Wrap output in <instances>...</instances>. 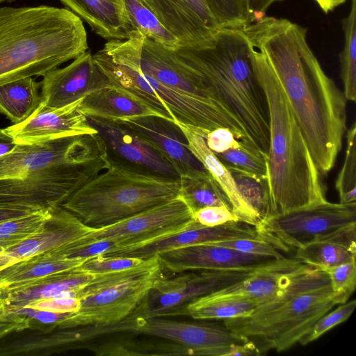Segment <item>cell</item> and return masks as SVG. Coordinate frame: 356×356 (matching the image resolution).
Returning <instances> with one entry per match:
<instances>
[{"label":"cell","mask_w":356,"mask_h":356,"mask_svg":"<svg viewBox=\"0 0 356 356\" xmlns=\"http://www.w3.org/2000/svg\"><path fill=\"white\" fill-rule=\"evenodd\" d=\"M281 83L320 175L334 165L346 127V102L308 44L307 29L264 16L241 29Z\"/></svg>","instance_id":"cell-1"},{"label":"cell","mask_w":356,"mask_h":356,"mask_svg":"<svg viewBox=\"0 0 356 356\" xmlns=\"http://www.w3.org/2000/svg\"><path fill=\"white\" fill-rule=\"evenodd\" d=\"M248 50L268 114L266 161L272 217L327 200L320 175L281 83L266 58L249 45Z\"/></svg>","instance_id":"cell-2"},{"label":"cell","mask_w":356,"mask_h":356,"mask_svg":"<svg viewBox=\"0 0 356 356\" xmlns=\"http://www.w3.org/2000/svg\"><path fill=\"white\" fill-rule=\"evenodd\" d=\"M174 51L199 74L215 99L238 122L249 143L267 156L268 110L242 29L221 27L207 40L180 45Z\"/></svg>","instance_id":"cell-3"},{"label":"cell","mask_w":356,"mask_h":356,"mask_svg":"<svg viewBox=\"0 0 356 356\" xmlns=\"http://www.w3.org/2000/svg\"><path fill=\"white\" fill-rule=\"evenodd\" d=\"M88 49L83 23L67 8L0 7V86L44 76Z\"/></svg>","instance_id":"cell-4"},{"label":"cell","mask_w":356,"mask_h":356,"mask_svg":"<svg viewBox=\"0 0 356 356\" xmlns=\"http://www.w3.org/2000/svg\"><path fill=\"white\" fill-rule=\"evenodd\" d=\"M349 298L332 291L326 272L308 266L281 293L248 315L225 320L224 325L253 340L262 353L282 352L298 343L322 316Z\"/></svg>","instance_id":"cell-5"},{"label":"cell","mask_w":356,"mask_h":356,"mask_svg":"<svg viewBox=\"0 0 356 356\" xmlns=\"http://www.w3.org/2000/svg\"><path fill=\"white\" fill-rule=\"evenodd\" d=\"M142 35L133 31L127 39L108 40L93 55L109 83L129 90L164 118L187 125L202 137L215 129L227 128L238 140L253 147L241 125L219 104L171 89L141 70L138 54Z\"/></svg>","instance_id":"cell-6"},{"label":"cell","mask_w":356,"mask_h":356,"mask_svg":"<svg viewBox=\"0 0 356 356\" xmlns=\"http://www.w3.org/2000/svg\"><path fill=\"white\" fill-rule=\"evenodd\" d=\"M179 195V179L111 165L77 189L60 206L84 224L98 228Z\"/></svg>","instance_id":"cell-7"},{"label":"cell","mask_w":356,"mask_h":356,"mask_svg":"<svg viewBox=\"0 0 356 356\" xmlns=\"http://www.w3.org/2000/svg\"><path fill=\"white\" fill-rule=\"evenodd\" d=\"M161 270L158 258L154 257L134 268L95 274L76 292L79 309L58 327L106 325L126 318L145 298Z\"/></svg>","instance_id":"cell-8"},{"label":"cell","mask_w":356,"mask_h":356,"mask_svg":"<svg viewBox=\"0 0 356 356\" xmlns=\"http://www.w3.org/2000/svg\"><path fill=\"white\" fill-rule=\"evenodd\" d=\"M80 327L73 330L76 341L107 334L131 332L168 340L182 348L185 355L231 356L236 345L250 340L225 326L164 317L129 315L113 324Z\"/></svg>","instance_id":"cell-9"},{"label":"cell","mask_w":356,"mask_h":356,"mask_svg":"<svg viewBox=\"0 0 356 356\" xmlns=\"http://www.w3.org/2000/svg\"><path fill=\"white\" fill-rule=\"evenodd\" d=\"M103 164L111 167L104 143L94 133L33 145H16L0 156V179L17 178L60 166Z\"/></svg>","instance_id":"cell-10"},{"label":"cell","mask_w":356,"mask_h":356,"mask_svg":"<svg viewBox=\"0 0 356 356\" xmlns=\"http://www.w3.org/2000/svg\"><path fill=\"white\" fill-rule=\"evenodd\" d=\"M195 221L193 212L179 195L111 225L94 228L68 245L63 252L105 239L117 242L118 247L113 251L117 252L180 232Z\"/></svg>","instance_id":"cell-11"},{"label":"cell","mask_w":356,"mask_h":356,"mask_svg":"<svg viewBox=\"0 0 356 356\" xmlns=\"http://www.w3.org/2000/svg\"><path fill=\"white\" fill-rule=\"evenodd\" d=\"M252 272L202 270L200 273H181L172 277H163L161 273L130 315L185 316L186 308L192 302L241 282Z\"/></svg>","instance_id":"cell-12"},{"label":"cell","mask_w":356,"mask_h":356,"mask_svg":"<svg viewBox=\"0 0 356 356\" xmlns=\"http://www.w3.org/2000/svg\"><path fill=\"white\" fill-rule=\"evenodd\" d=\"M354 224L356 202L332 203L325 200L271 217L261 224L258 231L261 237L282 251H289Z\"/></svg>","instance_id":"cell-13"},{"label":"cell","mask_w":356,"mask_h":356,"mask_svg":"<svg viewBox=\"0 0 356 356\" xmlns=\"http://www.w3.org/2000/svg\"><path fill=\"white\" fill-rule=\"evenodd\" d=\"M109 168L103 164L60 166L0 179V204L40 209L60 206L77 189Z\"/></svg>","instance_id":"cell-14"},{"label":"cell","mask_w":356,"mask_h":356,"mask_svg":"<svg viewBox=\"0 0 356 356\" xmlns=\"http://www.w3.org/2000/svg\"><path fill=\"white\" fill-rule=\"evenodd\" d=\"M102 138L111 166L138 173L179 179L172 165L121 120L86 116Z\"/></svg>","instance_id":"cell-15"},{"label":"cell","mask_w":356,"mask_h":356,"mask_svg":"<svg viewBox=\"0 0 356 356\" xmlns=\"http://www.w3.org/2000/svg\"><path fill=\"white\" fill-rule=\"evenodd\" d=\"M161 269L172 273L188 270L252 272L277 259L244 253L213 242L190 245L156 255Z\"/></svg>","instance_id":"cell-16"},{"label":"cell","mask_w":356,"mask_h":356,"mask_svg":"<svg viewBox=\"0 0 356 356\" xmlns=\"http://www.w3.org/2000/svg\"><path fill=\"white\" fill-rule=\"evenodd\" d=\"M82 99L60 108L40 104L26 120L3 129L17 145H33L97 133L79 109Z\"/></svg>","instance_id":"cell-17"},{"label":"cell","mask_w":356,"mask_h":356,"mask_svg":"<svg viewBox=\"0 0 356 356\" xmlns=\"http://www.w3.org/2000/svg\"><path fill=\"white\" fill-rule=\"evenodd\" d=\"M42 76L40 104L49 108L72 104L109 83L90 51Z\"/></svg>","instance_id":"cell-18"},{"label":"cell","mask_w":356,"mask_h":356,"mask_svg":"<svg viewBox=\"0 0 356 356\" xmlns=\"http://www.w3.org/2000/svg\"><path fill=\"white\" fill-rule=\"evenodd\" d=\"M94 228L63 207H53L49 217L37 233L0 254V270L35 255L58 251Z\"/></svg>","instance_id":"cell-19"},{"label":"cell","mask_w":356,"mask_h":356,"mask_svg":"<svg viewBox=\"0 0 356 356\" xmlns=\"http://www.w3.org/2000/svg\"><path fill=\"white\" fill-rule=\"evenodd\" d=\"M121 121L161 153L180 177L208 172L191 152L183 131L175 122L154 115Z\"/></svg>","instance_id":"cell-20"},{"label":"cell","mask_w":356,"mask_h":356,"mask_svg":"<svg viewBox=\"0 0 356 356\" xmlns=\"http://www.w3.org/2000/svg\"><path fill=\"white\" fill-rule=\"evenodd\" d=\"M138 60L145 73L164 86L218 104L199 74L174 50L143 35Z\"/></svg>","instance_id":"cell-21"},{"label":"cell","mask_w":356,"mask_h":356,"mask_svg":"<svg viewBox=\"0 0 356 356\" xmlns=\"http://www.w3.org/2000/svg\"><path fill=\"white\" fill-rule=\"evenodd\" d=\"M180 45L198 43L221 28L206 0H142Z\"/></svg>","instance_id":"cell-22"},{"label":"cell","mask_w":356,"mask_h":356,"mask_svg":"<svg viewBox=\"0 0 356 356\" xmlns=\"http://www.w3.org/2000/svg\"><path fill=\"white\" fill-rule=\"evenodd\" d=\"M257 237H259L257 229L244 222L230 221L222 225L208 227L202 225L195 220L191 226L180 232L131 248L106 253L102 256L147 259L161 252L190 245Z\"/></svg>","instance_id":"cell-23"},{"label":"cell","mask_w":356,"mask_h":356,"mask_svg":"<svg viewBox=\"0 0 356 356\" xmlns=\"http://www.w3.org/2000/svg\"><path fill=\"white\" fill-rule=\"evenodd\" d=\"M307 266L295 258L277 259L253 271L241 282L209 296L246 298L261 304L281 293L292 279Z\"/></svg>","instance_id":"cell-24"},{"label":"cell","mask_w":356,"mask_h":356,"mask_svg":"<svg viewBox=\"0 0 356 356\" xmlns=\"http://www.w3.org/2000/svg\"><path fill=\"white\" fill-rule=\"evenodd\" d=\"M79 107L86 116L110 120L147 115L164 118L155 108L136 95L111 83L83 97Z\"/></svg>","instance_id":"cell-25"},{"label":"cell","mask_w":356,"mask_h":356,"mask_svg":"<svg viewBox=\"0 0 356 356\" xmlns=\"http://www.w3.org/2000/svg\"><path fill=\"white\" fill-rule=\"evenodd\" d=\"M102 38L125 40L134 31L124 0H58Z\"/></svg>","instance_id":"cell-26"},{"label":"cell","mask_w":356,"mask_h":356,"mask_svg":"<svg viewBox=\"0 0 356 356\" xmlns=\"http://www.w3.org/2000/svg\"><path fill=\"white\" fill-rule=\"evenodd\" d=\"M356 224L321 236L296 248L294 257L299 261L326 272L356 258Z\"/></svg>","instance_id":"cell-27"},{"label":"cell","mask_w":356,"mask_h":356,"mask_svg":"<svg viewBox=\"0 0 356 356\" xmlns=\"http://www.w3.org/2000/svg\"><path fill=\"white\" fill-rule=\"evenodd\" d=\"M86 260L69 258L54 251L17 261L0 270V289L7 293L22 288L54 274L74 269Z\"/></svg>","instance_id":"cell-28"},{"label":"cell","mask_w":356,"mask_h":356,"mask_svg":"<svg viewBox=\"0 0 356 356\" xmlns=\"http://www.w3.org/2000/svg\"><path fill=\"white\" fill-rule=\"evenodd\" d=\"M177 124L186 136L190 150L221 187L239 221L246 222L257 229L258 222L242 198L229 169L207 147L204 138L194 129L185 124Z\"/></svg>","instance_id":"cell-29"},{"label":"cell","mask_w":356,"mask_h":356,"mask_svg":"<svg viewBox=\"0 0 356 356\" xmlns=\"http://www.w3.org/2000/svg\"><path fill=\"white\" fill-rule=\"evenodd\" d=\"M78 267L3 293L8 308L10 310L18 309L32 301L48 298L75 297L76 293L90 283L95 275Z\"/></svg>","instance_id":"cell-30"},{"label":"cell","mask_w":356,"mask_h":356,"mask_svg":"<svg viewBox=\"0 0 356 356\" xmlns=\"http://www.w3.org/2000/svg\"><path fill=\"white\" fill-rule=\"evenodd\" d=\"M40 82L26 77L0 86V112L13 124L26 120L41 102Z\"/></svg>","instance_id":"cell-31"},{"label":"cell","mask_w":356,"mask_h":356,"mask_svg":"<svg viewBox=\"0 0 356 356\" xmlns=\"http://www.w3.org/2000/svg\"><path fill=\"white\" fill-rule=\"evenodd\" d=\"M179 183L180 195L193 213L202 208L212 206H225L232 210L225 193L209 171L181 176Z\"/></svg>","instance_id":"cell-32"},{"label":"cell","mask_w":356,"mask_h":356,"mask_svg":"<svg viewBox=\"0 0 356 356\" xmlns=\"http://www.w3.org/2000/svg\"><path fill=\"white\" fill-rule=\"evenodd\" d=\"M260 303L241 298H200L186 308L185 316L195 320L231 319L248 315Z\"/></svg>","instance_id":"cell-33"},{"label":"cell","mask_w":356,"mask_h":356,"mask_svg":"<svg viewBox=\"0 0 356 356\" xmlns=\"http://www.w3.org/2000/svg\"><path fill=\"white\" fill-rule=\"evenodd\" d=\"M228 169L242 198L258 222V229L266 220L272 217L268 179L235 168Z\"/></svg>","instance_id":"cell-34"},{"label":"cell","mask_w":356,"mask_h":356,"mask_svg":"<svg viewBox=\"0 0 356 356\" xmlns=\"http://www.w3.org/2000/svg\"><path fill=\"white\" fill-rule=\"evenodd\" d=\"M124 1L134 31L172 50L180 46L178 39L161 23L142 0Z\"/></svg>","instance_id":"cell-35"},{"label":"cell","mask_w":356,"mask_h":356,"mask_svg":"<svg viewBox=\"0 0 356 356\" xmlns=\"http://www.w3.org/2000/svg\"><path fill=\"white\" fill-rule=\"evenodd\" d=\"M345 37L344 47L340 54L341 78L343 93L347 101L356 100V0L341 22Z\"/></svg>","instance_id":"cell-36"},{"label":"cell","mask_w":356,"mask_h":356,"mask_svg":"<svg viewBox=\"0 0 356 356\" xmlns=\"http://www.w3.org/2000/svg\"><path fill=\"white\" fill-rule=\"evenodd\" d=\"M51 209L0 222V245L8 249L37 233L49 217Z\"/></svg>","instance_id":"cell-37"},{"label":"cell","mask_w":356,"mask_h":356,"mask_svg":"<svg viewBox=\"0 0 356 356\" xmlns=\"http://www.w3.org/2000/svg\"><path fill=\"white\" fill-rule=\"evenodd\" d=\"M346 134V149L343 165L335 181L340 203L356 202V123Z\"/></svg>","instance_id":"cell-38"},{"label":"cell","mask_w":356,"mask_h":356,"mask_svg":"<svg viewBox=\"0 0 356 356\" xmlns=\"http://www.w3.org/2000/svg\"><path fill=\"white\" fill-rule=\"evenodd\" d=\"M215 154L227 168H235L267 178V156L241 141L237 146Z\"/></svg>","instance_id":"cell-39"},{"label":"cell","mask_w":356,"mask_h":356,"mask_svg":"<svg viewBox=\"0 0 356 356\" xmlns=\"http://www.w3.org/2000/svg\"><path fill=\"white\" fill-rule=\"evenodd\" d=\"M220 27L243 29L250 24L246 0H206Z\"/></svg>","instance_id":"cell-40"},{"label":"cell","mask_w":356,"mask_h":356,"mask_svg":"<svg viewBox=\"0 0 356 356\" xmlns=\"http://www.w3.org/2000/svg\"><path fill=\"white\" fill-rule=\"evenodd\" d=\"M332 312L322 316L299 341L301 345H307L320 338L337 325L347 321L356 307V300H353L338 305Z\"/></svg>","instance_id":"cell-41"},{"label":"cell","mask_w":356,"mask_h":356,"mask_svg":"<svg viewBox=\"0 0 356 356\" xmlns=\"http://www.w3.org/2000/svg\"><path fill=\"white\" fill-rule=\"evenodd\" d=\"M213 243L247 254L273 257L277 259L286 257L277 245L263 237L237 238Z\"/></svg>","instance_id":"cell-42"},{"label":"cell","mask_w":356,"mask_h":356,"mask_svg":"<svg viewBox=\"0 0 356 356\" xmlns=\"http://www.w3.org/2000/svg\"><path fill=\"white\" fill-rule=\"evenodd\" d=\"M145 260L133 257L99 255L86 259L78 268L91 274H99L134 268Z\"/></svg>","instance_id":"cell-43"},{"label":"cell","mask_w":356,"mask_h":356,"mask_svg":"<svg viewBox=\"0 0 356 356\" xmlns=\"http://www.w3.org/2000/svg\"><path fill=\"white\" fill-rule=\"evenodd\" d=\"M326 273L333 291L351 296L356 286L355 260L334 266Z\"/></svg>","instance_id":"cell-44"},{"label":"cell","mask_w":356,"mask_h":356,"mask_svg":"<svg viewBox=\"0 0 356 356\" xmlns=\"http://www.w3.org/2000/svg\"><path fill=\"white\" fill-rule=\"evenodd\" d=\"M79 307L80 300L79 298L72 296H59L34 300L22 308L54 313H72L76 312Z\"/></svg>","instance_id":"cell-45"},{"label":"cell","mask_w":356,"mask_h":356,"mask_svg":"<svg viewBox=\"0 0 356 356\" xmlns=\"http://www.w3.org/2000/svg\"><path fill=\"white\" fill-rule=\"evenodd\" d=\"M195 220L200 225L213 227L230 221H239L233 211L225 206H212L202 208L194 213Z\"/></svg>","instance_id":"cell-46"},{"label":"cell","mask_w":356,"mask_h":356,"mask_svg":"<svg viewBox=\"0 0 356 356\" xmlns=\"http://www.w3.org/2000/svg\"><path fill=\"white\" fill-rule=\"evenodd\" d=\"M26 327L27 321L24 317L9 310L4 294L0 289V339L8 334L23 330Z\"/></svg>","instance_id":"cell-47"},{"label":"cell","mask_w":356,"mask_h":356,"mask_svg":"<svg viewBox=\"0 0 356 356\" xmlns=\"http://www.w3.org/2000/svg\"><path fill=\"white\" fill-rule=\"evenodd\" d=\"M207 147L214 153L219 154L237 146L240 142L227 128L220 127L208 132L204 137Z\"/></svg>","instance_id":"cell-48"},{"label":"cell","mask_w":356,"mask_h":356,"mask_svg":"<svg viewBox=\"0 0 356 356\" xmlns=\"http://www.w3.org/2000/svg\"><path fill=\"white\" fill-rule=\"evenodd\" d=\"M118 243L113 240H101L90 243L86 245L67 250L63 254L69 258L90 259L113 252Z\"/></svg>","instance_id":"cell-49"},{"label":"cell","mask_w":356,"mask_h":356,"mask_svg":"<svg viewBox=\"0 0 356 356\" xmlns=\"http://www.w3.org/2000/svg\"><path fill=\"white\" fill-rule=\"evenodd\" d=\"M40 210L44 209L27 206L0 204V222L29 215Z\"/></svg>","instance_id":"cell-50"},{"label":"cell","mask_w":356,"mask_h":356,"mask_svg":"<svg viewBox=\"0 0 356 356\" xmlns=\"http://www.w3.org/2000/svg\"><path fill=\"white\" fill-rule=\"evenodd\" d=\"M283 0H246L250 24L264 16L266 10L275 2Z\"/></svg>","instance_id":"cell-51"},{"label":"cell","mask_w":356,"mask_h":356,"mask_svg":"<svg viewBox=\"0 0 356 356\" xmlns=\"http://www.w3.org/2000/svg\"><path fill=\"white\" fill-rule=\"evenodd\" d=\"M16 145L4 129H0V156L12 151Z\"/></svg>","instance_id":"cell-52"},{"label":"cell","mask_w":356,"mask_h":356,"mask_svg":"<svg viewBox=\"0 0 356 356\" xmlns=\"http://www.w3.org/2000/svg\"><path fill=\"white\" fill-rule=\"evenodd\" d=\"M325 13L332 11L336 7L343 3L341 0H315Z\"/></svg>","instance_id":"cell-53"},{"label":"cell","mask_w":356,"mask_h":356,"mask_svg":"<svg viewBox=\"0 0 356 356\" xmlns=\"http://www.w3.org/2000/svg\"><path fill=\"white\" fill-rule=\"evenodd\" d=\"M17 0H0V4L2 3H11V2H14Z\"/></svg>","instance_id":"cell-54"},{"label":"cell","mask_w":356,"mask_h":356,"mask_svg":"<svg viewBox=\"0 0 356 356\" xmlns=\"http://www.w3.org/2000/svg\"><path fill=\"white\" fill-rule=\"evenodd\" d=\"M343 3H344L346 1V0H341Z\"/></svg>","instance_id":"cell-55"}]
</instances>
